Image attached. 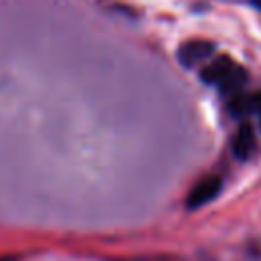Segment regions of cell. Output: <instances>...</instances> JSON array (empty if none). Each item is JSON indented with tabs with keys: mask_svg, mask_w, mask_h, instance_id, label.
<instances>
[{
	"mask_svg": "<svg viewBox=\"0 0 261 261\" xmlns=\"http://www.w3.org/2000/svg\"><path fill=\"white\" fill-rule=\"evenodd\" d=\"M249 2H251L255 8H259V10H261V0H249Z\"/></svg>",
	"mask_w": 261,
	"mask_h": 261,
	"instance_id": "obj_8",
	"label": "cell"
},
{
	"mask_svg": "<svg viewBox=\"0 0 261 261\" xmlns=\"http://www.w3.org/2000/svg\"><path fill=\"white\" fill-rule=\"evenodd\" d=\"M247 80H249V73H247V69H243L239 63L216 84V88H218V92L222 94V96H226V98H232V96H237V94H241L243 92V88H245V84H247Z\"/></svg>",
	"mask_w": 261,
	"mask_h": 261,
	"instance_id": "obj_5",
	"label": "cell"
},
{
	"mask_svg": "<svg viewBox=\"0 0 261 261\" xmlns=\"http://www.w3.org/2000/svg\"><path fill=\"white\" fill-rule=\"evenodd\" d=\"M0 261H16V257L14 255H4V257H0Z\"/></svg>",
	"mask_w": 261,
	"mask_h": 261,
	"instance_id": "obj_7",
	"label": "cell"
},
{
	"mask_svg": "<svg viewBox=\"0 0 261 261\" xmlns=\"http://www.w3.org/2000/svg\"><path fill=\"white\" fill-rule=\"evenodd\" d=\"M230 116H249V114H261V92L255 94H237L228 98L226 104Z\"/></svg>",
	"mask_w": 261,
	"mask_h": 261,
	"instance_id": "obj_4",
	"label": "cell"
},
{
	"mask_svg": "<svg viewBox=\"0 0 261 261\" xmlns=\"http://www.w3.org/2000/svg\"><path fill=\"white\" fill-rule=\"evenodd\" d=\"M259 116H261V114H259Z\"/></svg>",
	"mask_w": 261,
	"mask_h": 261,
	"instance_id": "obj_9",
	"label": "cell"
},
{
	"mask_svg": "<svg viewBox=\"0 0 261 261\" xmlns=\"http://www.w3.org/2000/svg\"><path fill=\"white\" fill-rule=\"evenodd\" d=\"M230 149H232V155L241 161H245L253 155V151H255V133H253V126L247 120H243L237 126L234 135L230 139Z\"/></svg>",
	"mask_w": 261,
	"mask_h": 261,
	"instance_id": "obj_3",
	"label": "cell"
},
{
	"mask_svg": "<svg viewBox=\"0 0 261 261\" xmlns=\"http://www.w3.org/2000/svg\"><path fill=\"white\" fill-rule=\"evenodd\" d=\"M234 65H237V63L232 61V57H228V55H218V57L212 59L208 65H204V69L200 71V77H202L204 84L216 86Z\"/></svg>",
	"mask_w": 261,
	"mask_h": 261,
	"instance_id": "obj_6",
	"label": "cell"
},
{
	"mask_svg": "<svg viewBox=\"0 0 261 261\" xmlns=\"http://www.w3.org/2000/svg\"><path fill=\"white\" fill-rule=\"evenodd\" d=\"M222 190V179L218 175H208V177H202L192 190L190 194L186 196V208L190 210H196V208H202L204 204L212 202L218 192Z\"/></svg>",
	"mask_w": 261,
	"mask_h": 261,
	"instance_id": "obj_1",
	"label": "cell"
},
{
	"mask_svg": "<svg viewBox=\"0 0 261 261\" xmlns=\"http://www.w3.org/2000/svg\"><path fill=\"white\" fill-rule=\"evenodd\" d=\"M212 51H214V43L204 41V39H190L179 45L177 59L184 67H194L198 63H202L204 59H208L212 55Z\"/></svg>",
	"mask_w": 261,
	"mask_h": 261,
	"instance_id": "obj_2",
	"label": "cell"
}]
</instances>
